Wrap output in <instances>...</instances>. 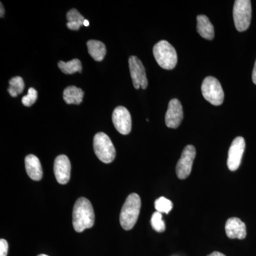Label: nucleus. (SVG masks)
I'll return each instance as SVG.
<instances>
[{"label":"nucleus","instance_id":"f257e3e1","mask_svg":"<svg viewBox=\"0 0 256 256\" xmlns=\"http://www.w3.org/2000/svg\"><path fill=\"white\" fill-rule=\"evenodd\" d=\"M95 224V213L92 203L87 198H79L76 202L73 212V225L76 232L82 233L92 228Z\"/></svg>","mask_w":256,"mask_h":256},{"label":"nucleus","instance_id":"f03ea898","mask_svg":"<svg viewBox=\"0 0 256 256\" xmlns=\"http://www.w3.org/2000/svg\"><path fill=\"white\" fill-rule=\"evenodd\" d=\"M141 210V198L137 194L128 197L121 210L120 222L126 230H132L137 223Z\"/></svg>","mask_w":256,"mask_h":256},{"label":"nucleus","instance_id":"7ed1b4c3","mask_svg":"<svg viewBox=\"0 0 256 256\" xmlns=\"http://www.w3.org/2000/svg\"><path fill=\"white\" fill-rule=\"evenodd\" d=\"M153 54L160 66L165 70H173L176 66L178 54L169 42L161 41L156 44L153 48Z\"/></svg>","mask_w":256,"mask_h":256},{"label":"nucleus","instance_id":"20e7f679","mask_svg":"<svg viewBox=\"0 0 256 256\" xmlns=\"http://www.w3.org/2000/svg\"><path fill=\"white\" fill-rule=\"evenodd\" d=\"M94 151L97 158L106 164H110L116 159V150L110 138L104 132L96 134L94 140Z\"/></svg>","mask_w":256,"mask_h":256},{"label":"nucleus","instance_id":"39448f33","mask_svg":"<svg viewBox=\"0 0 256 256\" xmlns=\"http://www.w3.org/2000/svg\"><path fill=\"white\" fill-rule=\"evenodd\" d=\"M234 18L238 32L246 31L250 28L252 18V6L250 0H237L234 8Z\"/></svg>","mask_w":256,"mask_h":256},{"label":"nucleus","instance_id":"423d86ee","mask_svg":"<svg viewBox=\"0 0 256 256\" xmlns=\"http://www.w3.org/2000/svg\"><path fill=\"white\" fill-rule=\"evenodd\" d=\"M204 97L210 104L220 106L224 101V92L220 82L214 77L210 76L204 79L202 86Z\"/></svg>","mask_w":256,"mask_h":256},{"label":"nucleus","instance_id":"0eeeda50","mask_svg":"<svg viewBox=\"0 0 256 256\" xmlns=\"http://www.w3.org/2000/svg\"><path fill=\"white\" fill-rule=\"evenodd\" d=\"M196 156V148L193 146H188L184 148L176 168V175L180 180H186L191 174Z\"/></svg>","mask_w":256,"mask_h":256},{"label":"nucleus","instance_id":"6e6552de","mask_svg":"<svg viewBox=\"0 0 256 256\" xmlns=\"http://www.w3.org/2000/svg\"><path fill=\"white\" fill-rule=\"evenodd\" d=\"M129 66L134 88L138 90L141 88L146 90L148 88V80L142 62L138 57L132 56L129 58Z\"/></svg>","mask_w":256,"mask_h":256},{"label":"nucleus","instance_id":"1a4fd4ad","mask_svg":"<svg viewBox=\"0 0 256 256\" xmlns=\"http://www.w3.org/2000/svg\"><path fill=\"white\" fill-rule=\"evenodd\" d=\"M246 149V141L244 138L238 137L234 140L228 151V169L232 172L238 170L242 164V156Z\"/></svg>","mask_w":256,"mask_h":256},{"label":"nucleus","instance_id":"9d476101","mask_svg":"<svg viewBox=\"0 0 256 256\" xmlns=\"http://www.w3.org/2000/svg\"><path fill=\"white\" fill-rule=\"evenodd\" d=\"M112 122L114 128L120 134L127 136L132 130V118L126 108L120 106L112 114Z\"/></svg>","mask_w":256,"mask_h":256},{"label":"nucleus","instance_id":"9b49d317","mask_svg":"<svg viewBox=\"0 0 256 256\" xmlns=\"http://www.w3.org/2000/svg\"><path fill=\"white\" fill-rule=\"evenodd\" d=\"M183 118V108L181 102L178 99H173L170 102L165 117L166 126L172 129H176L182 124Z\"/></svg>","mask_w":256,"mask_h":256},{"label":"nucleus","instance_id":"f8f14e48","mask_svg":"<svg viewBox=\"0 0 256 256\" xmlns=\"http://www.w3.org/2000/svg\"><path fill=\"white\" fill-rule=\"evenodd\" d=\"M54 171L57 182L60 184H66L70 181L72 164L68 156H60L55 160Z\"/></svg>","mask_w":256,"mask_h":256},{"label":"nucleus","instance_id":"ddd939ff","mask_svg":"<svg viewBox=\"0 0 256 256\" xmlns=\"http://www.w3.org/2000/svg\"><path fill=\"white\" fill-rule=\"evenodd\" d=\"M226 233L229 238L244 240L246 238V226L240 218H229L226 224Z\"/></svg>","mask_w":256,"mask_h":256},{"label":"nucleus","instance_id":"4468645a","mask_svg":"<svg viewBox=\"0 0 256 256\" xmlns=\"http://www.w3.org/2000/svg\"><path fill=\"white\" fill-rule=\"evenodd\" d=\"M25 166L26 172L34 181H40L43 178V169L40 160L34 154H30L25 158Z\"/></svg>","mask_w":256,"mask_h":256},{"label":"nucleus","instance_id":"2eb2a0df","mask_svg":"<svg viewBox=\"0 0 256 256\" xmlns=\"http://www.w3.org/2000/svg\"><path fill=\"white\" fill-rule=\"evenodd\" d=\"M197 32L205 40L212 41L214 38V28L205 15L197 16Z\"/></svg>","mask_w":256,"mask_h":256},{"label":"nucleus","instance_id":"dca6fc26","mask_svg":"<svg viewBox=\"0 0 256 256\" xmlns=\"http://www.w3.org/2000/svg\"><path fill=\"white\" fill-rule=\"evenodd\" d=\"M89 54L92 56L96 62H100L105 58L107 50L106 45L102 42L90 40L87 43Z\"/></svg>","mask_w":256,"mask_h":256},{"label":"nucleus","instance_id":"f3484780","mask_svg":"<svg viewBox=\"0 0 256 256\" xmlns=\"http://www.w3.org/2000/svg\"><path fill=\"white\" fill-rule=\"evenodd\" d=\"M84 92L76 86H69L64 92V100L68 105H80L82 102Z\"/></svg>","mask_w":256,"mask_h":256},{"label":"nucleus","instance_id":"a211bd4d","mask_svg":"<svg viewBox=\"0 0 256 256\" xmlns=\"http://www.w3.org/2000/svg\"><path fill=\"white\" fill-rule=\"evenodd\" d=\"M67 28L73 31H78L82 26H84L86 20L84 16L80 14L78 10L74 9L70 10L67 14Z\"/></svg>","mask_w":256,"mask_h":256},{"label":"nucleus","instance_id":"6ab92c4d","mask_svg":"<svg viewBox=\"0 0 256 256\" xmlns=\"http://www.w3.org/2000/svg\"><path fill=\"white\" fill-rule=\"evenodd\" d=\"M58 68L64 74L67 75L76 73H82V62L78 60H74L69 62H60Z\"/></svg>","mask_w":256,"mask_h":256},{"label":"nucleus","instance_id":"aec40b11","mask_svg":"<svg viewBox=\"0 0 256 256\" xmlns=\"http://www.w3.org/2000/svg\"><path fill=\"white\" fill-rule=\"evenodd\" d=\"M24 88L25 84L23 78L20 76L14 77L10 80V88H8V92L12 97L16 98L20 94H22Z\"/></svg>","mask_w":256,"mask_h":256},{"label":"nucleus","instance_id":"412c9836","mask_svg":"<svg viewBox=\"0 0 256 256\" xmlns=\"http://www.w3.org/2000/svg\"><path fill=\"white\" fill-rule=\"evenodd\" d=\"M156 212L161 214H169L173 208L172 202L165 197H160L154 204Z\"/></svg>","mask_w":256,"mask_h":256},{"label":"nucleus","instance_id":"4be33fe9","mask_svg":"<svg viewBox=\"0 0 256 256\" xmlns=\"http://www.w3.org/2000/svg\"><path fill=\"white\" fill-rule=\"evenodd\" d=\"M151 224L152 228L156 232H159V233H162L166 229V226H165L164 222L162 218V214L160 213V212H156L152 215Z\"/></svg>","mask_w":256,"mask_h":256},{"label":"nucleus","instance_id":"5701e85b","mask_svg":"<svg viewBox=\"0 0 256 256\" xmlns=\"http://www.w3.org/2000/svg\"><path fill=\"white\" fill-rule=\"evenodd\" d=\"M37 98H38V92L33 88H31L28 90V95L22 98L23 105L26 107H31L36 102Z\"/></svg>","mask_w":256,"mask_h":256},{"label":"nucleus","instance_id":"b1692460","mask_svg":"<svg viewBox=\"0 0 256 256\" xmlns=\"http://www.w3.org/2000/svg\"><path fill=\"white\" fill-rule=\"evenodd\" d=\"M9 244L4 239L0 240V256H8Z\"/></svg>","mask_w":256,"mask_h":256},{"label":"nucleus","instance_id":"393cba45","mask_svg":"<svg viewBox=\"0 0 256 256\" xmlns=\"http://www.w3.org/2000/svg\"><path fill=\"white\" fill-rule=\"evenodd\" d=\"M252 82L256 85V62L255 66H254V72H252Z\"/></svg>","mask_w":256,"mask_h":256},{"label":"nucleus","instance_id":"a878e982","mask_svg":"<svg viewBox=\"0 0 256 256\" xmlns=\"http://www.w3.org/2000/svg\"><path fill=\"white\" fill-rule=\"evenodd\" d=\"M4 6H3L2 3H1V13H0V16H1V18H4Z\"/></svg>","mask_w":256,"mask_h":256},{"label":"nucleus","instance_id":"bb28decb","mask_svg":"<svg viewBox=\"0 0 256 256\" xmlns=\"http://www.w3.org/2000/svg\"><path fill=\"white\" fill-rule=\"evenodd\" d=\"M226 256L224 254H222V252H214L213 254H210V256Z\"/></svg>","mask_w":256,"mask_h":256},{"label":"nucleus","instance_id":"cd10ccee","mask_svg":"<svg viewBox=\"0 0 256 256\" xmlns=\"http://www.w3.org/2000/svg\"><path fill=\"white\" fill-rule=\"evenodd\" d=\"M89 25H90V23H89V22L88 21V20H86L85 22H84V26L88 28V26H89Z\"/></svg>","mask_w":256,"mask_h":256},{"label":"nucleus","instance_id":"c85d7f7f","mask_svg":"<svg viewBox=\"0 0 256 256\" xmlns=\"http://www.w3.org/2000/svg\"><path fill=\"white\" fill-rule=\"evenodd\" d=\"M38 256H48L44 255V254H42V255H40Z\"/></svg>","mask_w":256,"mask_h":256}]
</instances>
